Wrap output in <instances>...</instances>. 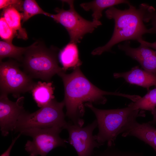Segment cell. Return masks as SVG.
Listing matches in <instances>:
<instances>
[{"label":"cell","instance_id":"cb8c5ba5","mask_svg":"<svg viewBox=\"0 0 156 156\" xmlns=\"http://www.w3.org/2000/svg\"><path fill=\"white\" fill-rule=\"evenodd\" d=\"M21 135V133H20L18 136L12 140V142L10 145V146L7 149V150L4 152L3 153H2L0 156H10V154L11 149L14 144L16 140L18 139L20 137Z\"/></svg>","mask_w":156,"mask_h":156},{"label":"cell","instance_id":"8fae6325","mask_svg":"<svg viewBox=\"0 0 156 156\" xmlns=\"http://www.w3.org/2000/svg\"><path fill=\"white\" fill-rule=\"evenodd\" d=\"M118 47L127 55L138 61L144 70L156 74V51L142 44L137 48L131 47L129 41Z\"/></svg>","mask_w":156,"mask_h":156},{"label":"cell","instance_id":"9a60e30c","mask_svg":"<svg viewBox=\"0 0 156 156\" xmlns=\"http://www.w3.org/2000/svg\"><path fill=\"white\" fill-rule=\"evenodd\" d=\"M55 88L51 82H36L31 91L33 99L38 106L41 108L55 99L53 95Z\"/></svg>","mask_w":156,"mask_h":156},{"label":"cell","instance_id":"52a82bcc","mask_svg":"<svg viewBox=\"0 0 156 156\" xmlns=\"http://www.w3.org/2000/svg\"><path fill=\"white\" fill-rule=\"evenodd\" d=\"M11 60L0 62V94H12L14 98L31 91L36 82Z\"/></svg>","mask_w":156,"mask_h":156},{"label":"cell","instance_id":"4316f807","mask_svg":"<svg viewBox=\"0 0 156 156\" xmlns=\"http://www.w3.org/2000/svg\"><path fill=\"white\" fill-rule=\"evenodd\" d=\"M151 113L153 116V120L150 121L148 122L150 124L154 125L156 124V108L153 109L151 111Z\"/></svg>","mask_w":156,"mask_h":156},{"label":"cell","instance_id":"44dd1931","mask_svg":"<svg viewBox=\"0 0 156 156\" xmlns=\"http://www.w3.org/2000/svg\"><path fill=\"white\" fill-rule=\"evenodd\" d=\"M91 156H143L141 153L124 151L118 149L115 145L107 146L105 149L94 152Z\"/></svg>","mask_w":156,"mask_h":156},{"label":"cell","instance_id":"d4e9b609","mask_svg":"<svg viewBox=\"0 0 156 156\" xmlns=\"http://www.w3.org/2000/svg\"><path fill=\"white\" fill-rule=\"evenodd\" d=\"M150 21L152 27L150 28L151 33L156 34V10L153 13L151 18Z\"/></svg>","mask_w":156,"mask_h":156},{"label":"cell","instance_id":"6da1fadb","mask_svg":"<svg viewBox=\"0 0 156 156\" xmlns=\"http://www.w3.org/2000/svg\"><path fill=\"white\" fill-rule=\"evenodd\" d=\"M63 81L64 90V100L66 112V115L73 123L83 126L84 121L81 118L85 113L84 103L88 102L104 104L107 101L105 95L121 96L132 100L133 95L119 92L103 90L92 83L81 70L80 67L75 68L71 73L63 71L57 74Z\"/></svg>","mask_w":156,"mask_h":156},{"label":"cell","instance_id":"8992f818","mask_svg":"<svg viewBox=\"0 0 156 156\" xmlns=\"http://www.w3.org/2000/svg\"><path fill=\"white\" fill-rule=\"evenodd\" d=\"M62 1L68 4L69 9L56 8L55 10L57 14L49 13L48 16L66 28L69 35L70 42L76 44L80 42L86 34L92 33L95 28L102 25L99 20L90 21L82 17L75 10L74 1Z\"/></svg>","mask_w":156,"mask_h":156},{"label":"cell","instance_id":"7402d4cb","mask_svg":"<svg viewBox=\"0 0 156 156\" xmlns=\"http://www.w3.org/2000/svg\"><path fill=\"white\" fill-rule=\"evenodd\" d=\"M0 36L4 41L10 42H12L13 38L16 36L3 16L0 19Z\"/></svg>","mask_w":156,"mask_h":156},{"label":"cell","instance_id":"7a4b0ae2","mask_svg":"<svg viewBox=\"0 0 156 156\" xmlns=\"http://www.w3.org/2000/svg\"><path fill=\"white\" fill-rule=\"evenodd\" d=\"M155 10L153 6L142 3L137 9L130 5L128 9L121 10L112 7L105 12L109 19H113L115 25L114 32L109 41L104 46L97 47L92 52L93 55H100L105 51H110L115 45L125 40L142 39L143 35L151 33L144 22H148Z\"/></svg>","mask_w":156,"mask_h":156},{"label":"cell","instance_id":"d6986e66","mask_svg":"<svg viewBox=\"0 0 156 156\" xmlns=\"http://www.w3.org/2000/svg\"><path fill=\"white\" fill-rule=\"evenodd\" d=\"M147 93L143 97L135 102H132L128 105L134 109L151 111L156 107V88L147 90Z\"/></svg>","mask_w":156,"mask_h":156},{"label":"cell","instance_id":"484cf974","mask_svg":"<svg viewBox=\"0 0 156 156\" xmlns=\"http://www.w3.org/2000/svg\"><path fill=\"white\" fill-rule=\"evenodd\" d=\"M140 44L143 45L150 48H152L156 51V41L153 42H150L141 39L138 40Z\"/></svg>","mask_w":156,"mask_h":156},{"label":"cell","instance_id":"ffe728a7","mask_svg":"<svg viewBox=\"0 0 156 156\" xmlns=\"http://www.w3.org/2000/svg\"><path fill=\"white\" fill-rule=\"evenodd\" d=\"M22 23L33 16L38 14H43L48 16L49 13L44 11L34 0H25L23 1Z\"/></svg>","mask_w":156,"mask_h":156},{"label":"cell","instance_id":"5bb4252c","mask_svg":"<svg viewBox=\"0 0 156 156\" xmlns=\"http://www.w3.org/2000/svg\"><path fill=\"white\" fill-rule=\"evenodd\" d=\"M59 60L65 71L70 68L80 67L82 64L79 57V51L76 44L70 42L59 54Z\"/></svg>","mask_w":156,"mask_h":156},{"label":"cell","instance_id":"e0dca14e","mask_svg":"<svg viewBox=\"0 0 156 156\" xmlns=\"http://www.w3.org/2000/svg\"><path fill=\"white\" fill-rule=\"evenodd\" d=\"M122 3L131 5L128 1L124 0H95L89 2L83 3L80 6L85 11L92 10L93 20H99L102 16V12L107 8Z\"/></svg>","mask_w":156,"mask_h":156},{"label":"cell","instance_id":"9c48e42d","mask_svg":"<svg viewBox=\"0 0 156 156\" xmlns=\"http://www.w3.org/2000/svg\"><path fill=\"white\" fill-rule=\"evenodd\" d=\"M97 125L96 120L84 127L70 121L67 122L65 128L69 134L67 141L74 147L78 156H91L95 148L103 145L96 140L93 135Z\"/></svg>","mask_w":156,"mask_h":156},{"label":"cell","instance_id":"4fadbf2b","mask_svg":"<svg viewBox=\"0 0 156 156\" xmlns=\"http://www.w3.org/2000/svg\"><path fill=\"white\" fill-rule=\"evenodd\" d=\"M122 135L137 138L151 146L156 153V128L148 122L140 124L135 120Z\"/></svg>","mask_w":156,"mask_h":156},{"label":"cell","instance_id":"7c38bea8","mask_svg":"<svg viewBox=\"0 0 156 156\" xmlns=\"http://www.w3.org/2000/svg\"><path fill=\"white\" fill-rule=\"evenodd\" d=\"M113 76L115 78H122L131 84L145 88L147 90L152 86L156 87V74L142 69L138 66L127 72L114 73Z\"/></svg>","mask_w":156,"mask_h":156},{"label":"cell","instance_id":"3957f363","mask_svg":"<svg viewBox=\"0 0 156 156\" xmlns=\"http://www.w3.org/2000/svg\"><path fill=\"white\" fill-rule=\"evenodd\" d=\"M84 105L93 112L96 118L99 131L94 135L95 139L103 145L106 142L107 146L115 145L118 136L125 132L138 117L146 116L144 110L134 109L129 105L124 108L111 109H98L89 102Z\"/></svg>","mask_w":156,"mask_h":156},{"label":"cell","instance_id":"30bf717a","mask_svg":"<svg viewBox=\"0 0 156 156\" xmlns=\"http://www.w3.org/2000/svg\"><path fill=\"white\" fill-rule=\"evenodd\" d=\"M24 99L20 97L13 102L9 99L8 95L0 94V127L3 136L14 131L19 117L25 111L23 107Z\"/></svg>","mask_w":156,"mask_h":156},{"label":"cell","instance_id":"ba28073f","mask_svg":"<svg viewBox=\"0 0 156 156\" xmlns=\"http://www.w3.org/2000/svg\"><path fill=\"white\" fill-rule=\"evenodd\" d=\"M63 129L58 127L32 128L22 130L21 135L31 137L25 146L29 156H46L53 149L59 146L66 147V140L61 138L59 134Z\"/></svg>","mask_w":156,"mask_h":156},{"label":"cell","instance_id":"ac0fdd59","mask_svg":"<svg viewBox=\"0 0 156 156\" xmlns=\"http://www.w3.org/2000/svg\"><path fill=\"white\" fill-rule=\"evenodd\" d=\"M31 45L26 47L15 46L12 42L0 41V61L6 57L12 58L22 62L23 56Z\"/></svg>","mask_w":156,"mask_h":156},{"label":"cell","instance_id":"603a6c76","mask_svg":"<svg viewBox=\"0 0 156 156\" xmlns=\"http://www.w3.org/2000/svg\"><path fill=\"white\" fill-rule=\"evenodd\" d=\"M23 1L20 0H0V9L13 8L18 11H23Z\"/></svg>","mask_w":156,"mask_h":156},{"label":"cell","instance_id":"277c9868","mask_svg":"<svg viewBox=\"0 0 156 156\" xmlns=\"http://www.w3.org/2000/svg\"><path fill=\"white\" fill-rule=\"evenodd\" d=\"M57 52L56 48H48L35 42L23 56L22 62L23 71L32 79L49 82L54 75L64 71L59 65Z\"/></svg>","mask_w":156,"mask_h":156},{"label":"cell","instance_id":"2e32d148","mask_svg":"<svg viewBox=\"0 0 156 156\" xmlns=\"http://www.w3.org/2000/svg\"><path fill=\"white\" fill-rule=\"evenodd\" d=\"M2 15L9 26L15 32L18 38L25 40L27 39V32L21 25L22 13H20L14 8H9L3 9Z\"/></svg>","mask_w":156,"mask_h":156},{"label":"cell","instance_id":"5b68a950","mask_svg":"<svg viewBox=\"0 0 156 156\" xmlns=\"http://www.w3.org/2000/svg\"><path fill=\"white\" fill-rule=\"evenodd\" d=\"M65 106L63 101H57L54 99L45 106L36 111H25L19 117L14 130L20 132L32 128H45L58 127L65 129L67 122L63 111Z\"/></svg>","mask_w":156,"mask_h":156}]
</instances>
